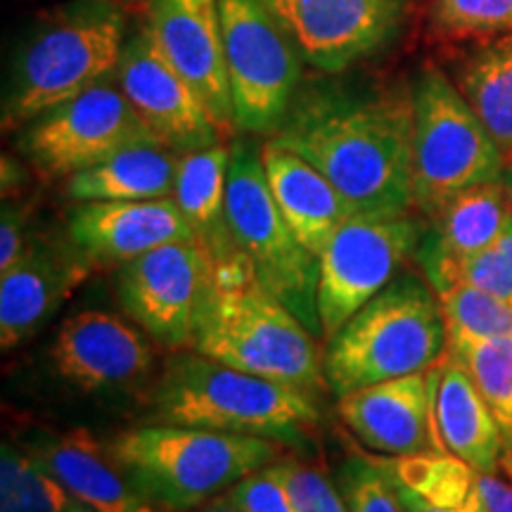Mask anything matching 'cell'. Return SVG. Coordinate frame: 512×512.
<instances>
[{"label":"cell","instance_id":"6da1fadb","mask_svg":"<svg viewBox=\"0 0 512 512\" xmlns=\"http://www.w3.org/2000/svg\"><path fill=\"white\" fill-rule=\"evenodd\" d=\"M273 143L316 166L358 216L413 207V93H311Z\"/></svg>","mask_w":512,"mask_h":512},{"label":"cell","instance_id":"7a4b0ae2","mask_svg":"<svg viewBox=\"0 0 512 512\" xmlns=\"http://www.w3.org/2000/svg\"><path fill=\"white\" fill-rule=\"evenodd\" d=\"M192 349L306 392L328 384L313 332L259 283L242 254L216 261Z\"/></svg>","mask_w":512,"mask_h":512},{"label":"cell","instance_id":"3957f363","mask_svg":"<svg viewBox=\"0 0 512 512\" xmlns=\"http://www.w3.org/2000/svg\"><path fill=\"white\" fill-rule=\"evenodd\" d=\"M152 418L164 425L304 446L320 413L306 389L226 366L195 351L166 363L152 396Z\"/></svg>","mask_w":512,"mask_h":512},{"label":"cell","instance_id":"277c9868","mask_svg":"<svg viewBox=\"0 0 512 512\" xmlns=\"http://www.w3.org/2000/svg\"><path fill=\"white\" fill-rule=\"evenodd\" d=\"M124 15L110 0H74L48 12L12 62L3 128L27 126L62 102L117 74Z\"/></svg>","mask_w":512,"mask_h":512},{"label":"cell","instance_id":"5b68a950","mask_svg":"<svg viewBox=\"0 0 512 512\" xmlns=\"http://www.w3.org/2000/svg\"><path fill=\"white\" fill-rule=\"evenodd\" d=\"M114 463L164 512L197 510L278 458L273 441L183 425H145L112 439Z\"/></svg>","mask_w":512,"mask_h":512},{"label":"cell","instance_id":"8992f818","mask_svg":"<svg viewBox=\"0 0 512 512\" xmlns=\"http://www.w3.org/2000/svg\"><path fill=\"white\" fill-rule=\"evenodd\" d=\"M448 347L437 292L401 275L351 316L328 342L323 368L337 396L430 370Z\"/></svg>","mask_w":512,"mask_h":512},{"label":"cell","instance_id":"52a82bcc","mask_svg":"<svg viewBox=\"0 0 512 512\" xmlns=\"http://www.w3.org/2000/svg\"><path fill=\"white\" fill-rule=\"evenodd\" d=\"M413 204L430 219L475 185L501 181V147L460 88L434 64L413 86Z\"/></svg>","mask_w":512,"mask_h":512},{"label":"cell","instance_id":"ba28073f","mask_svg":"<svg viewBox=\"0 0 512 512\" xmlns=\"http://www.w3.org/2000/svg\"><path fill=\"white\" fill-rule=\"evenodd\" d=\"M226 214L235 247L254 268L259 283L316 335L318 256L294 235L268 185L261 150L252 140L230 147Z\"/></svg>","mask_w":512,"mask_h":512},{"label":"cell","instance_id":"9c48e42d","mask_svg":"<svg viewBox=\"0 0 512 512\" xmlns=\"http://www.w3.org/2000/svg\"><path fill=\"white\" fill-rule=\"evenodd\" d=\"M235 131L275 133L292 110L302 60L261 0H219Z\"/></svg>","mask_w":512,"mask_h":512},{"label":"cell","instance_id":"30bf717a","mask_svg":"<svg viewBox=\"0 0 512 512\" xmlns=\"http://www.w3.org/2000/svg\"><path fill=\"white\" fill-rule=\"evenodd\" d=\"M140 143L159 140L112 76L29 121L19 136V150L46 178H69Z\"/></svg>","mask_w":512,"mask_h":512},{"label":"cell","instance_id":"8fae6325","mask_svg":"<svg viewBox=\"0 0 512 512\" xmlns=\"http://www.w3.org/2000/svg\"><path fill=\"white\" fill-rule=\"evenodd\" d=\"M420 223L408 214L351 216L318 256V316L330 339L394 280L403 261L418 252Z\"/></svg>","mask_w":512,"mask_h":512},{"label":"cell","instance_id":"7c38bea8","mask_svg":"<svg viewBox=\"0 0 512 512\" xmlns=\"http://www.w3.org/2000/svg\"><path fill=\"white\" fill-rule=\"evenodd\" d=\"M214 273L216 259L200 240L171 242L119 266V304L155 342L192 347Z\"/></svg>","mask_w":512,"mask_h":512},{"label":"cell","instance_id":"4fadbf2b","mask_svg":"<svg viewBox=\"0 0 512 512\" xmlns=\"http://www.w3.org/2000/svg\"><path fill=\"white\" fill-rule=\"evenodd\" d=\"M117 81L138 117L169 150L185 155L216 145L223 136L190 83L166 60L150 24L124 43Z\"/></svg>","mask_w":512,"mask_h":512},{"label":"cell","instance_id":"5bb4252c","mask_svg":"<svg viewBox=\"0 0 512 512\" xmlns=\"http://www.w3.org/2000/svg\"><path fill=\"white\" fill-rule=\"evenodd\" d=\"M299 55L320 72H342L392 41L403 0H261Z\"/></svg>","mask_w":512,"mask_h":512},{"label":"cell","instance_id":"9a60e30c","mask_svg":"<svg viewBox=\"0 0 512 512\" xmlns=\"http://www.w3.org/2000/svg\"><path fill=\"white\" fill-rule=\"evenodd\" d=\"M147 24L223 136L235 133L219 0H152Z\"/></svg>","mask_w":512,"mask_h":512},{"label":"cell","instance_id":"2e32d148","mask_svg":"<svg viewBox=\"0 0 512 512\" xmlns=\"http://www.w3.org/2000/svg\"><path fill=\"white\" fill-rule=\"evenodd\" d=\"M337 413L363 446L384 456L444 451L434 425L432 370L342 394Z\"/></svg>","mask_w":512,"mask_h":512},{"label":"cell","instance_id":"e0dca14e","mask_svg":"<svg viewBox=\"0 0 512 512\" xmlns=\"http://www.w3.org/2000/svg\"><path fill=\"white\" fill-rule=\"evenodd\" d=\"M50 361L57 375L81 392H105L128 387L150 373L155 351L119 316L83 311L62 323Z\"/></svg>","mask_w":512,"mask_h":512},{"label":"cell","instance_id":"ac0fdd59","mask_svg":"<svg viewBox=\"0 0 512 512\" xmlns=\"http://www.w3.org/2000/svg\"><path fill=\"white\" fill-rule=\"evenodd\" d=\"M93 259L74 240H31L10 271L0 273V344L5 351L34 335L91 275Z\"/></svg>","mask_w":512,"mask_h":512},{"label":"cell","instance_id":"d6986e66","mask_svg":"<svg viewBox=\"0 0 512 512\" xmlns=\"http://www.w3.org/2000/svg\"><path fill=\"white\" fill-rule=\"evenodd\" d=\"M69 238L95 266H121L171 242L197 240L174 197L128 202H79Z\"/></svg>","mask_w":512,"mask_h":512},{"label":"cell","instance_id":"ffe728a7","mask_svg":"<svg viewBox=\"0 0 512 512\" xmlns=\"http://www.w3.org/2000/svg\"><path fill=\"white\" fill-rule=\"evenodd\" d=\"M27 451L93 512H164L133 486L88 430L41 434Z\"/></svg>","mask_w":512,"mask_h":512},{"label":"cell","instance_id":"44dd1931","mask_svg":"<svg viewBox=\"0 0 512 512\" xmlns=\"http://www.w3.org/2000/svg\"><path fill=\"white\" fill-rule=\"evenodd\" d=\"M432 403L444 451L465 460L479 475H496L505 448L501 427L472 375L453 354L432 368Z\"/></svg>","mask_w":512,"mask_h":512},{"label":"cell","instance_id":"7402d4cb","mask_svg":"<svg viewBox=\"0 0 512 512\" xmlns=\"http://www.w3.org/2000/svg\"><path fill=\"white\" fill-rule=\"evenodd\" d=\"M510 219L512 207L503 178L475 185L453 197L434 216V228L425 245L415 252L430 278L432 290L444 283L453 266L494 245Z\"/></svg>","mask_w":512,"mask_h":512},{"label":"cell","instance_id":"603a6c76","mask_svg":"<svg viewBox=\"0 0 512 512\" xmlns=\"http://www.w3.org/2000/svg\"><path fill=\"white\" fill-rule=\"evenodd\" d=\"M261 159H264L268 185L285 221L290 223L302 245L311 254L320 256L332 235L356 214L335 185L304 157L294 155L271 140L261 147Z\"/></svg>","mask_w":512,"mask_h":512},{"label":"cell","instance_id":"cb8c5ba5","mask_svg":"<svg viewBox=\"0 0 512 512\" xmlns=\"http://www.w3.org/2000/svg\"><path fill=\"white\" fill-rule=\"evenodd\" d=\"M181 159L162 143H140L114 152L105 162L69 176L74 202H128L174 197Z\"/></svg>","mask_w":512,"mask_h":512},{"label":"cell","instance_id":"d4e9b609","mask_svg":"<svg viewBox=\"0 0 512 512\" xmlns=\"http://www.w3.org/2000/svg\"><path fill=\"white\" fill-rule=\"evenodd\" d=\"M228 164L230 150L221 143L185 152L178 164L174 190V200L195 230V238L209 249L216 261L240 254L230 235L226 214Z\"/></svg>","mask_w":512,"mask_h":512},{"label":"cell","instance_id":"484cf974","mask_svg":"<svg viewBox=\"0 0 512 512\" xmlns=\"http://www.w3.org/2000/svg\"><path fill=\"white\" fill-rule=\"evenodd\" d=\"M460 93L512 162V31L479 46L460 72Z\"/></svg>","mask_w":512,"mask_h":512},{"label":"cell","instance_id":"4316f807","mask_svg":"<svg viewBox=\"0 0 512 512\" xmlns=\"http://www.w3.org/2000/svg\"><path fill=\"white\" fill-rule=\"evenodd\" d=\"M394 482L437 508H465L482 498L479 472L448 451H422L396 460H377Z\"/></svg>","mask_w":512,"mask_h":512},{"label":"cell","instance_id":"83f0119b","mask_svg":"<svg viewBox=\"0 0 512 512\" xmlns=\"http://www.w3.org/2000/svg\"><path fill=\"white\" fill-rule=\"evenodd\" d=\"M0 512H93L29 451L3 444Z\"/></svg>","mask_w":512,"mask_h":512},{"label":"cell","instance_id":"f1b7e54d","mask_svg":"<svg viewBox=\"0 0 512 512\" xmlns=\"http://www.w3.org/2000/svg\"><path fill=\"white\" fill-rule=\"evenodd\" d=\"M448 349L472 375L501 427L505 451H512V335L448 342Z\"/></svg>","mask_w":512,"mask_h":512},{"label":"cell","instance_id":"f546056e","mask_svg":"<svg viewBox=\"0 0 512 512\" xmlns=\"http://www.w3.org/2000/svg\"><path fill=\"white\" fill-rule=\"evenodd\" d=\"M448 342L496 339L512 335V304L472 285H453L439 292Z\"/></svg>","mask_w":512,"mask_h":512},{"label":"cell","instance_id":"4dcf8cb0","mask_svg":"<svg viewBox=\"0 0 512 512\" xmlns=\"http://www.w3.org/2000/svg\"><path fill=\"white\" fill-rule=\"evenodd\" d=\"M453 285L479 287L512 304V219L494 245L453 266L434 292L439 294Z\"/></svg>","mask_w":512,"mask_h":512},{"label":"cell","instance_id":"1f68e13d","mask_svg":"<svg viewBox=\"0 0 512 512\" xmlns=\"http://www.w3.org/2000/svg\"><path fill=\"white\" fill-rule=\"evenodd\" d=\"M432 22L446 36L510 34L512 0H434Z\"/></svg>","mask_w":512,"mask_h":512},{"label":"cell","instance_id":"d6a6232c","mask_svg":"<svg viewBox=\"0 0 512 512\" xmlns=\"http://www.w3.org/2000/svg\"><path fill=\"white\" fill-rule=\"evenodd\" d=\"M337 486L351 512H403L377 460L349 458L339 470Z\"/></svg>","mask_w":512,"mask_h":512},{"label":"cell","instance_id":"836d02e7","mask_svg":"<svg viewBox=\"0 0 512 512\" xmlns=\"http://www.w3.org/2000/svg\"><path fill=\"white\" fill-rule=\"evenodd\" d=\"M273 467L299 512H351L339 486L316 467L302 463H273Z\"/></svg>","mask_w":512,"mask_h":512},{"label":"cell","instance_id":"e575fe53","mask_svg":"<svg viewBox=\"0 0 512 512\" xmlns=\"http://www.w3.org/2000/svg\"><path fill=\"white\" fill-rule=\"evenodd\" d=\"M226 498L242 512H299L273 463L230 486Z\"/></svg>","mask_w":512,"mask_h":512},{"label":"cell","instance_id":"d590c367","mask_svg":"<svg viewBox=\"0 0 512 512\" xmlns=\"http://www.w3.org/2000/svg\"><path fill=\"white\" fill-rule=\"evenodd\" d=\"M27 207L17 204H3V216H0V273L10 271L12 266L22 259L31 240L27 238Z\"/></svg>","mask_w":512,"mask_h":512},{"label":"cell","instance_id":"8d00e7d4","mask_svg":"<svg viewBox=\"0 0 512 512\" xmlns=\"http://www.w3.org/2000/svg\"><path fill=\"white\" fill-rule=\"evenodd\" d=\"M384 475H387V472H384ZM387 482H389V486H392L396 501H399V508L403 512H489V510H486V505H484L482 498H479V501H475V503L465 505V508H456V510L437 508V505L427 503L425 498H420L418 494H413V491L406 489V486H403V484L394 482V479L389 477V475H387Z\"/></svg>","mask_w":512,"mask_h":512},{"label":"cell","instance_id":"74e56055","mask_svg":"<svg viewBox=\"0 0 512 512\" xmlns=\"http://www.w3.org/2000/svg\"><path fill=\"white\" fill-rule=\"evenodd\" d=\"M479 494L489 512H512V482H501L496 475H479Z\"/></svg>","mask_w":512,"mask_h":512},{"label":"cell","instance_id":"f35d334b","mask_svg":"<svg viewBox=\"0 0 512 512\" xmlns=\"http://www.w3.org/2000/svg\"><path fill=\"white\" fill-rule=\"evenodd\" d=\"M197 512H242V510L238 508V505L230 503L226 494H223V496H216L204 505H200V510H197Z\"/></svg>","mask_w":512,"mask_h":512},{"label":"cell","instance_id":"ab89813d","mask_svg":"<svg viewBox=\"0 0 512 512\" xmlns=\"http://www.w3.org/2000/svg\"><path fill=\"white\" fill-rule=\"evenodd\" d=\"M501 470H505V475H508L512 482V451H505V448H503V458H501Z\"/></svg>","mask_w":512,"mask_h":512},{"label":"cell","instance_id":"60d3db41","mask_svg":"<svg viewBox=\"0 0 512 512\" xmlns=\"http://www.w3.org/2000/svg\"><path fill=\"white\" fill-rule=\"evenodd\" d=\"M503 183H505V190H508V197H510V207H512V166H508V171H505V176H503Z\"/></svg>","mask_w":512,"mask_h":512},{"label":"cell","instance_id":"b9f144b4","mask_svg":"<svg viewBox=\"0 0 512 512\" xmlns=\"http://www.w3.org/2000/svg\"><path fill=\"white\" fill-rule=\"evenodd\" d=\"M508 166H512V162H510V164H508Z\"/></svg>","mask_w":512,"mask_h":512}]
</instances>
